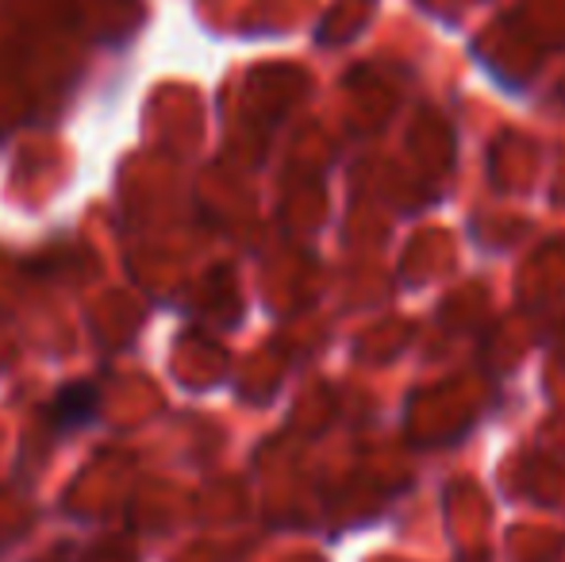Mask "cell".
I'll list each match as a JSON object with an SVG mask.
<instances>
[{"instance_id":"cell-1","label":"cell","mask_w":565,"mask_h":562,"mask_svg":"<svg viewBox=\"0 0 565 562\" xmlns=\"http://www.w3.org/2000/svg\"><path fill=\"white\" fill-rule=\"evenodd\" d=\"M93 413H97V390H93L89 382L66 385V390L58 393V401H54V421L66 427L85 424Z\"/></svg>"}]
</instances>
